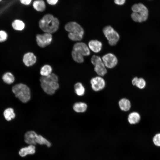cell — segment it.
<instances>
[{"label":"cell","instance_id":"28","mask_svg":"<svg viewBox=\"0 0 160 160\" xmlns=\"http://www.w3.org/2000/svg\"><path fill=\"white\" fill-rule=\"evenodd\" d=\"M131 16L132 19L135 21L139 22H142L141 17L138 13L133 12Z\"/></svg>","mask_w":160,"mask_h":160},{"label":"cell","instance_id":"4","mask_svg":"<svg viewBox=\"0 0 160 160\" xmlns=\"http://www.w3.org/2000/svg\"><path fill=\"white\" fill-rule=\"evenodd\" d=\"M12 90L15 96L22 102L25 103L30 100V89L26 85L22 83L17 84L12 87Z\"/></svg>","mask_w":160,"mask_h":160},{"label":"cell","instance_id":"27","mask_svg":"<svg viewBox=\"0 0 160 160\" xmlns=\"http://www.w3.org/2000/svg\"><path fill=\"white\" fill-rule=\"evenodd\" d=\"M8 37L7 33L4 30H0V42L2 43L6 41Z\"/></svg>","mask_w":160,"mask_h":160},{"label":"cell","instance_id":"3","mask_svg":"<svg viewBox=\"0 0 160 160\" xmlns=\"http://www.w3.org/2000/svg\"><path fill=\"white\" fill-rule=\"evenodd\" d=\"M64 28L68 32V37L72 41H79L82 39L84 31L77 23L75 22H69L65 25Z\"/></svg>","mask_w":160,"mask_h":160},{"label":"cell","instance_id":"26","mask_svg":"<svg viewBox=\"0 0 160 160\" xmlns=\"http://www.w3.org/2000/svg\"><path fill=\"white\" fill-rule=\"evenodd\" d=\"M146 85V82L145 80L142 78H138L135 86L140 89L144 88Z\"/></svg>","mask_w":160,"mask_h":160},{"label":"cell","instance_id":"20","mask_svg":"<svg viewBox=\"0 0 160 160\" xmlns=\"http://www.w3.org/2000/svg\"><path fill=\"white\" fill-rule=\"evenodd\" d=\"M33 8L37 11L42 12L46 8V5L43 0H36L33 3Z\"/></svg>","mask_w":160,"mask_h":160},{"label":"cell","instance_id":"33","mask_svg":"<svg viewBox=\"0 0 160 160\" xmlns=\"http://www.w3.org/2000/svg\"><path fill=\"white\" fill-rule=\"evenodd\" d=\"M138 78L137 77H135L133 78L132 80V84L133 85L135 86Z\"/></svg>","mask_w":160,"mask_h":160},{"label":"cell","instance_id":"24","mask_svg":"<svg viewBox=\"0 0 160 160\" xmlns=\"http://www.w3.org/2000/svg\"><path fill=\"white\" fill-rule=\"evenodd\" d=\"M52 68L49 65H45L43 66L40 70V73L42 76H47L52 73Z\"/></svg>","mask_w":160,"mask_h":160},{"label":"cell","instance_id":"12","mask_svg":"<svg viewBox=\"0 0 160 160\" xmlns=\"http://www.w3.org/2000/svg\"><path fill=\"white\" fill-rule=\"evenodd\" d=\"M38 135L34 131H28L25 135V141L27 143L34 145L36 143Z\"/></svg>","mask_w":160,"mask_h":160},{"label":"cell","instance_id":"8","mask_svg":"<svg viewBox=\"0 0 160 160\" xmlns=\"http://www.w3.org/2000/svg\"><path fill=\"white\" fill-rule=\"evenodd\" d=\"M92 89L95 91H99L104 88L105 85L104 79L100 76L92 78L90 81Z\"/></svg>","mask_w":160,"mask_h":160},{"label":"cell","instance_id":"29","mask_svg":"<svg viewBox=\"0 0 160 160\" xmlns=\"http://www.w3.org/2000/svg\"><path fill=\"white\" fill-rule=\"evenodd\" d=\"M153 141L154 144L157 146H160V133L157 134L154 137Z\"/></svg>","mask_w":160,"mask_h":160},{"label":"cell","instance_id":"17","mask_svg":"<svg viewBox=\"0 0 160 160\" xmlns=\"http://www.w3.org/2000/svg\"><path fill=\"white\" fill-rule=\"evenodd\" d=\"M25 26L24 22L22 20L18 19L15 20L12 23V28L16 31H22L24 28Z\"/></svg>","mask_w":160,"mask_h":160},{"label":"cell","instance_id":"7","mask_svg":"<svg viewBox=\"0 0 160 160\" xmlns=\"http://www.w3.org/2000/svg\"><path fill=\"white\" fill-rule=\"evenodd\" d=\"M36 37L37 45L41 48H44L50 44L52 40V34L48 33L37 34Z\"/></svg>","mask_w":160,"mask_h":160},{"label":"cell","instance_id":"2","mask_svg":"<svg viewBox=\"0 0 160 160\" xmlns=\"http://www.w3.org/2000/svg\"><path fill=\"white\" fill-rule=\"evenodd\" d=\"M41 87L48 94H54L59 87L58 78L55 73H52L47 76H41L40 79Z\"/></svg>","mask_w":160,"mask_h":160},{"label":"cell","instance_id":"5","mask_svg":"<svg viewBox=\"0 0 160 160\" xmlns=\"http://www.w3.org/2000/svg\"><path fill=\"white\" fill-rule=\"evenodd\" d=\"M103 33L111 46L116 44L119 39V34L111 26H107L103 29Z\"/></svg>","mask_w":160,"mask_h":160},{"label":"cell","instance_id":"6","mask_svg":"<svg viewBox=\"0 0 160 160\" xmlns=\"http://www.w3.org/2000/svg\"><path fill=\"white\" fill-rule=\"evenodd\" d=\"M91 62L94 66V70L99 76H104L107 70L102 59L99 56L93 55L91 58Z\"/></svg>","mask_w":160,"mask_h":160},{"label":"cell","instance_id":"25","mask_svg":"<svg viewBox=\"0 0 160 160\" xmlns=\"http://www.w3.org/2000/svg\"><path fill=\"white\" fill-rule=\"evenodd\" d=\"M36 143L40 145H46L48 147H50L51 146L50 143L40 135H38Z\"/></svg>","mask_w":160,"mask_h":160},{"label":"cell","instance_id":"14","mask_svg":"<svg viewBox=\"0 0 160 160\" xmlns=\"http://www.w3.org/2000/svg\"><path fill=\"white\" fill-rule=\"evenodd\" d=\"M35 147L33 145H30L28 147L22 148L19 151L20 155L24 157L28 154H32L35 152Z\"/></svg>","mask_w":160,"mask_h":160},{"label":"cell","instance_id":"11","mask_svg":"<svg viewBox=\"0 0 160 160\" xmlns=\"http://www.w3.org/2000/svg\"><path fill=\"white\" fill-rule=\"evenodd\" d=\"M23 61L25 65L27 67L31 66L34 64L36 61V57L32 52H28L23 55Z\"/></svg>","mask_w":160,"mask_h":160},{"label":"cell","instance_id":"1","mask_svg":"<svg viewBox=\"0 0 160 160\" xmlns=\"http://www.w3.org/2000/svg\"><path fill=\"white\" fill-rule=\"evenodd\" d=\"M40 28L44 33H54L58 30L60 23L58 19L52 15H44L39 21Z\"/></svg>","mask_w":160,"mask_h":160},{"label":"cell","instance_id":"18","mask_svg":"<svg viewBox=\"0 0 160 160\" xmlns=\"http://www.w3.org/2000/svg\"><path fill=\"white\" fill-rule=\"evenodd\" d=\"M87 108V104L84 102H78L74 104L73 106V110L77 113L85 112Z\"/></svg>","mask_w":160,"mask_h":160},{"label":"cell","instance_id":"10","mask_svg":"<svg viewBox=\"0 0 160 160\" xmlns=\"http://www.w3.org/2000/svg\"><path fill=\"white\" fill-rule=\"evenodd\" d=\"M72 50L83 56H88L90 54L88 47L83 42H78L75 44Z\"/></svg>","mask_w":160,"mask_h":160},{"label":"cell","instance_id":"32","mask_svg":"<svg viewBox=\"0 0 160 160\" xmlns=\"http://www.w3.org/2000/svg\"><path fill=\"white\" fill-rule=\"evenodd\" d=\"M125 0H114L115 3L118 5H121L124 4Z\"/></svg>","mask_w":160,"mask_h":160},{"label":"cell","instance_id":"23","mask_svg":"<svg viewBox=\"0 0 160 160\" xmlns=\"http://www.w3.org/2000/svg\"><path fill=\"white\" fill-rule=\"evenodd\" d=\"M2 79L5 83L8 84L13 83L15 79L14 75L10 72L5 73L2 76Z\"/></svg>","mask_w":160,"mask_h":160},{"label":"cell","instance_id":"30","mask_svg":"<svg viewBox=\"0 0 160 160\" xmlns=\"http://www.w3.org/2000/svg\"><path fill=\"white\" fill-rule=\"evenodd\" d=\"M20 3L24 5H29L32 1V0H19Z\"/></svg>","mask_w":160,"mask_h":160},{"label":"cell","instance_id":"15","mask_svg":"<svg viewBox=\"0 0 160 160\" xmlns=\"http://www.w3.org/2000/svg\"><path fill=\"white\" fill-rule=\"evenodd\" d=\"M119 105L120 109L122 111H127L131 108V104L130 101L126 98L121 99L119 102Z\"/></svg>","mask_w":160,"mask_h":160},{"label":"cell","instance_id":"21","mask_svg":"<svg viewBox=\"0 0 160 160\" xmlns=\"http://www.w3.org/2000/svg\"><path fill=\"white\" fill-rule=\"evenodd\" d=\"M4 115L5 119L7 121L14 119L15 116L14 110L12 108H8L5 109L4 112Z\"/></svg>","mask_w":160,"mask_h":160},{"label":"cell","instance_id":"13","mask_svg":"<svg viewBox=\"0 0 160 160\" xmlns=\"http://www.w3.org/2000/svg\"><path fill=\"white\" fill-rule=\"evenodd\" d=\"M102 44L97 40H92L88 43V47L91 51L95 53L100 52L102 49Z\"/></svg>","mask_w":160,"mask_h":160},{"label":"cell","instance_id":"9","mask_svg":"<svg viewBox=\"0 0 160 160\" xmlns=\"http://www.w3.org/2000/svg\"><path fill=\"white\" fill-rule=\"evenodd\" d=\"M106 67L112 68L115 67L118 63V60L115 55L111 53L104 55L102 58Z\"/></svg>","mask_w":160,"mask_h":160},{"label":"cell","instance_id":"22","mask_svg":"<svg viewBox=\"0 0 160 160\" xmlns=\"http://www.w3.org/2000/svg\"><path fill=\"white\" fill-rule=\"evenodd\" d=\"M75 92L76 95L79 96L83 95L85 92V89L82 83L78 82L74 86Z\"/></svg>","mask_w":160,"mask_h":160},{"label":"cell","instance_id":"16","mask_svg":"<svg viewBox=\"0 0 160 160\" xmlns=\"http://www.w3.org/2000/svg\"><path fill=\"white\" fill-rule=\"evenodd\" d=\"M140 120V115L136 112H131L128 115V120L131 124H136L139 122Z\"/></svg>","mask_w":160,"mask_h":160},{"label":"cell","instance_id":"19","mask_svg":"<svg viewBox=\"0 0 160 160\" xmlns=\"http://www.w3.org/2000/svg\"><path fill=\"white\" fill-rule=\"evenodd\" d=\"M139 10L138 13L140 16L142 21H145L147 19L148 15V11L147 8L143 4H138Z\"/></svg>","mask_w":160,"mask_h":160},{"label":"cell","instance_id":"34","mask_svg":"<svg viewBox=\"0 0 160 160\" xmlns=\"http://www.w3.org/2000/svg\"><path fill=\"white\" fill-rule=\"evenodd\" d=\"M2 0H0V2L2 1Z\"/></svg>","mask_w":160,"mask_h":160},{"label":"cell","instance_id":"31","mask_svg":"<svg viewBox=\"0 0 160 160\" xmlns=\"http://www.w3.org/2000/svg\"><path fill=\"white\" fill-rule=\"evenodd\" d=\"M47 3L51 5H55L58 2V0H47Z\"/></svg>","mask_w":160,"mask_h":160}]
</instances>
